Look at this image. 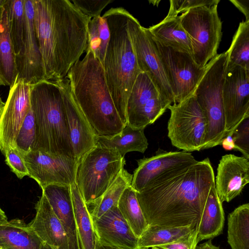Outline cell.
Segmentation results:
<instances>
[{"label":"cell","instance_id":"cell-1","mask_svg":"<svg viewBox=\"0 0 249 249\" xmlns=\"http://www.w3.org/2000/svg\"><path fill=\"white\" fill-rule=\"evenodd\" d=\"M214 181L208 158L159 174L136 192L148 225H197Z\"/></svg>","mask_w":249,"mask_h":249},{"label":"cell","instance_id":"cell-2","mask_svg":"<svg viewBox=\"0 0 249 249\" xmlns=\"http://www.w3.org/2000/svg\"><path fill=\"white\" fill-rule=\"evenodd\" d=\"M34 6L45 80L60 81L87 49L91 19L69 0H34Z\"/></svg>","mask_w":249,"mask_h":249},{"label":"cell","instance_id":"cell-3","mask_svg":"<svg viewBox=\"0 0 249 249\" xmlns=\"http://www.w3.org/2000/svg\"><path fill=\"white\" fill-rule=\"evenodd\" d=\"M71 68L66 77L72 95L94 134L111 138L125 126L107 86L102 64L89 50Z\"/></svg>","mask_w":249,"mask_h":249},{"label":"cell","instance_id":"cell-4","mask_svg":"<svg viewBox=\"0 0 249 249\" xmlns=\"http://www.w3.org/2000/svg\"><path fill=\"white\" fill-rule=\"evenodd\" d=\"M129 13L124 8L117 7L110 8L103 15L108 26L110 38L102 65L112 99L125 125L128 98L142 72L127 31Z\"/></svg>","mask_w":249,"mask_h":249},{"label":"cell","instance_id":"cell-5","mask_svg":"<svg viewBox=\"0 0 249 249\" xmlns=\"http://www.w3.org/2000/svg\"><path fill=\"white\" fill-rule=\"evenodd\" d=\"M29 95L36 124L32 151L76 159L58 85L54 81L41 80L30 85Z\"/></svg>","mask_w":249,"mask_h":249},{"label":"cell","instance_id":"cell-6","mask_svg":"<svg viewBox=\"0 0 249 249\" xmlns=\"http://www.w3.org/2000/svg\"><path fill=\"white\" fill-rule=\"evenodd\" d=\"M228 62L227 51L217 54L207 65L194 93L207 122L202 150L221 145L226 136L222 90Z\"/></svg>","mask_w":249,"mask_h":249},{"label":"cell","instance_id":"cell-7","mask_svg":"<svg viewBox=\"0 0 249 249\" xmlns=\"http://www.w3.org/2000/svg\"><path fill=\"white\" fill-rule=\"evenodd\" d=\"M125 164L117 150L96 145L80 159L75 183L88 207L102 196Z\"/></svg>","mask_w":249,"mask_h":249},{"label":"cell","instance_id":"cell-8","mask_svg":"<svg viewBox=\"0 0 249 249\" xmlns=\"http://www.w3.org/2000/svg\"><path fill=\"white\" fill-rule=\"evenodd\" d=\"M217 5L192 8L179 16L191 42L193 58L200 67H206L216 56L221 40L222 24Z\"/></svg>","mask_w":249,"mask_h":249},{"label":"cell","instance_id":"cell-9","mask_svg":"<svg viewBox=\"0 0 249 249\" xmlns=\"http://www.w3.org/2000/svg\"><path fill=\"white\" fill-rule=\"evenodd\" d=\"M168 137L178 149L190 152L200 151L205 145L207 122L195 95L168 107Z\"/></svg>","mask_w":249,"mask_h":249},{"label":"cell","instance_id":"cell-10","mask_svg":"<svg viewBox=\"0 0 249 249\" xmlns=\"http://www.w3.org/2000/svg\"><path fill=\"white\" fill-rule=\"evenodd\" d=\"M151 36L172 91L174 103H179L194 93L206 67L199 66L192 53L166 46Z\"/></svg>","mask_w":249,"mask_h":249},{"label":"cell","instance_id":"cell-11","mask_svg":"<svg viewBox=\"0 0 249 249\" xmlns=\"http://www.w3.org/2000/svg\"><path fill=\"white\" fill-rule=\"evenodd\" d=\"M127 28L140 70L148 75L168 107L174 103V96L147 28L130 13Z\"/></svg>","mask_w":249,"mask_h":249},{"label":"cell","instance_id":"cell-12","mask_svg":"<svg viewBox=\"0 0 249 249\" xmlns=\"http://www.w3.org/2000/svg\"><path fill=\"white\" fill-rule=\"evenodd\" d=\"M168 109L148 75L141 72L130 91L126 104L127 124L144 129L153 124Z\"/></svg>","mask_w":249,"mask_h":249},{"label":"cell","instance_id":"cell-13","mask_svg":"<svg viewBox=\"0 0 249 249\" xmlns=\"http://www.w3.org/2000/svg\"><path fill=\"white\" fill-rule=\"evenodd\" d=\"M222 97L226 137L232 135L242 121L249 118V70L228 62Z\"/></svg>","mask_w":249,"mask_h":249},{"label":"cell","instance_id":"cell-14","mask_svg":"<svg viewBox=\"0 0 249 249\" xmlns=\"http://www.w3.org/2000/svg\"><path fill=\"white\" fill-rule=\"evenodd\" d=\"M23 158L28 176L35 180L41 189L51 184L71 185L75 183L79 160L75 158L41 151H31Z\"/></svg>","mask_w":249,"mask_h":249},{"label":"cell","instance_id":"cell-15","mask_svg":"<svg viewBox=\"0 0 249 249\" xmlns=\"http://www.w3.org/2000/svg\"><path fill=\"white\" fill-rule=\"evenodd\" d=\"M30 85L16 81L10 88L9 94L0 116V151L4 155L7 148L15 147V142L30 108Z\"/></svg>","mask_w":249,"mask_h":249},{"label":"cell","instance_id":"cell-16","mask_svg":"<svg viewBox=\"0 0 249 249\" xmlns=\"http://www.w3.org/2000/svg\"><path fill=\"white\" fill-rule=\"evenodd\" d=\"M25 30L22 45L16 55V81L32 85L45 80L44 71L34 25V0H24Z\"/></svg>","mask_w":249,"mask_h":249},{"label":"cell","instance_id":"cell-17","mask_svg":"<svg viewBox=\"0 0 249 249\" xmlns=\"http://www.w3.org/2000/svg\"><path fill=\"white\" fill-rule=\"evenodd\" d=\"M55 82L62 92L74 156L79 161L96 146V135L72 95L68 79Z\"/></svg>","mask_w":249,"mask_h":249},{"label":"cell","instance_id":"cell-18","mask_svg":"<svg viewBox=\"0 0 249 249\" xmlns=\"http://www.w3.org/2000/svg\"><path fill=\"white\" fill-rule=\"evenodd\" d=\"M249 182V160L233 154L223 156L218 165L214 181L221 201L230 202L241 194Z\"/></svg>","mask_w":249,"mask_h":249},{"label":"cell","instance_id":"cell-19","mask_svg":"<svg viewBox=\"0 0 249 249\" xmlns=\"http://www.w3.org/2000/svg\"><path fill=\"white\" fill-rule=\"evenodd\" d=\"M92 221L96 238L100 243L121 249H138L139 238L117 206Z\"/></svg>","mask_w":249,"mask_h":249},{"label":"cell","instance_id":"cell-20","mask_svg":"<svg viewBox=\"0 0 249 249\" xmlns=\"http://www.w3.org/2000/svg\"><path fill=\"white\" fill-rule=\"evenodd\" d=\"M197 161L190 152L158 151L155 155L137 160L138 167L134 171L131 187L141 191L159 174L174 167Z\"/></svg>","mask_w":249,"mask_h":249},{"label":"cell","instance_id":"cell-21","mask_svg":"<svg viewBox=\"0 0 249 249\" xmlns=\"http://www.w3.org/2000/svg\"><path fill=\"white\" fill-rule=\"evenodd\" d=\"M35 209L36 215L27 226L52 249H69L65 231L43 192Z\"/></svg>","mask_w":249,"mask_h":249},{"label":"cell","instance_id":"cell-22","mask_svg":"<svg viewBox=\"0 0 249 249\" xmlns=\"http://www.w3.org/2000/svg\"><path fill=\"white\" fill-rule=\"evenodd\" d=\"M66 233L69 249H81L71 198V185L51 184L42 189Z\"/></svg>","mask_w":249,"mask_h":249},{"label":"cell","instance_id":"cell-23","mask_svg":"<svg viewBox=\"0 0 249 249\" xmlns=\"http://www.w3.org/2000/svg\"><path fill=\"white\" fill-rule=\"evenodd\" d=\"M225 222V214L222 202L215 187H212L204 209L196 225V242L212 239L220 235Z\"/></svg>","mask_w":249,"mask_h":249},{"label":"cell","instance_id":"cell-24","mask_svg":"<svg viewBox=\"0 0 249 249\" xmlns=\"http://www.w3.org/2000/svg\"><path fill=\"white\" fill-rule=\"evenodd\" d=\"M16 53L9 33L5 0L0 11V85L11 87L18 77Z\"/></svg>","mask_w":249,"mask_h":249},{"label":"cell","instance_id":"cell-25","mask_svg":"<svg viewBox=\"0 0 249 249\" xmlns=\"http://www.w3.org/2000/svg\"><path fill=\"white\" fill-rule=\"evenodd\" d=\"M0 237L4 249H52L18 219L0 224Z\"/></svg>","mask_w":249,"mask_h":249},{"label":"cell","instance_id":"cell-26","mask_svg":"<svg viewBox=\"0 0 249 249\" xmlns=\"http://www.w3.org/2000/svg\"><path fill=\"white\" fill-rule=\"evenodd\" d=\"M96 145L117 150L124 158L126 153L137 151L144 153L148 146L144 129H137L126 124L118 134L105 138L96 136Z\"/></svg>","mask_w":249,"mask_h":249},{"label":"cell","instance_id":"cell-27","mask_svg":"<svg viewBox=\"0 0 249 249\" xmlns=\"http://www.w3.org/2000/svg\"><path fill=\"white\" fill-rule=\"evenodd\" d=\"M147 29L152 36L160 43L192 53L191 42L181 25L179 16L166 17Z\"/></svg>","mask_w":249,"mask_h":249},{"label":"cell","instance_id":"cell-28","mask_svg":"<svg viewBox=\"0 0 249 249\" xmlns=\"http://www.w3.org/2000/svg\"><path fill=\"white\" fill-rule=\"evenodd\" d=\"M71 190L81 249H95L96 235L88 207L75 183L71 185Z\"/></svg>","mask_w":249,"mask_h":249},{"label":"cell","instance_id":"cell-29","mask_svg":"<svg viewBox=\"0 0 249 249\" xmlns=\"http://www.w3.org/2000/svg\"><path fill=\"white\" fill-rule=\"evenodd\" d=\"M196 225L184 227L148 226L138 239V249H149L175 242L189 235Z\"/></svg>","mask_w":249,"mask_h":249},{"label":"cell","instance_id":"cell-30","mask_svg":"<svg viewBox=\"0 0 249 249\" xmlns=\"http://www.w3.org/2000/svg\"><path fill=\"white\" fill-rule=\"evenodd\" d=\"M227 220V239L231 249H249V203L235 209Z\"/></svg>","mask_w":249,"mask_h":249},{"label":"cell","instance_id":"cell-31","mask_svg":"<svg viewBox=\"0 0 249 249\" xmlns=\"http://www.w3.org/2000/svg\"><path fill=\"white\" fill-rule=\"evenodd\" d=\"M117 207L135 235L139 238L148 225L138 202L136 192L131 186L125 189Z\"/></svg>","mask_w":249,"mask_h":249},{"label":"cell","instance_id":"cell-32","mask_svg":"<svg viewBox=\"0 0 249 249\" xmlns=\"http://www.w3.org/2000/svg\"><path fill=\"white\" fill-rule=\"evenodd\" d=\"M133 175L123 168L118 177L89 211L92 220L99 218L113 207L117 206L125 189L131 186Z\"/></svg>","mask_w":249,"mask_h":249},{"label":"cell","instance_id":"cell-33","mask_svg":"<svg viewBox=\"0 0 249 249\" xmlns=\"http://www.w3.org/2000/svg\"><path fill=\"white\" fill-rule=\"evenodd\" d=\"M88 31L87 49L91 51L103 65L110 38L109 29L106 18L100 16L91 18L88 23Z\"/></svg>","mask_w":249,"mask_h":249},{"label":"cell","instance_id":"cell-34","mask_svg":"<svg viewBox=\"0 0 249 249\" xmlns=\"http://www.w3.org/2000/svg\"><path fill=\"white\" fill-rule=\"evenodd\" d=\"M9 33L16 55L20 51L24 37L25 15L24 0H5Z\"/></svg>","mask_w":249,"mask_h":249},{"label":"cell","instance_id":"cell-35","mask_svg":"<svg viewBox=\"0 0 249 249\" xmlns=\"http://www.w3.org/2000/svg\"><path fill=\"white\" fill-rule=\"evenodd\" d=\"M227 52L229 63L249 70V21L240 22Z\"/></svg>","mask_w":249,"mask_h":249},{"label":"cell","instance_id":"cell-36","mask_svg":"<svg viewBox=\"0 0 249 249\" xmlns=\"http://www.w3.org/2000/svg\"><path fill=\"white\" fill-rule=\"evenodd\" d=\"M35 138V121L30 107L17 136L15 147L24 155L32 151Z\"/></svg>","mask_w":249,"mask_h":249},{"label":"cell","instance_id":"cell-37","mask_svg":"<svg viewBox=\"0 0 249 249\" xmlns=\"http://www.w3.org/2000/svg\"><path fill=\"white\" fill-rule=\"evenodd\" d=\"M5 162L18 178L22 179L28 176V171L23 155L16 147H9L4 155Z\"/></svg>","mask_w":249,"mask_h":249},{"label":"cell","instance_id":"cell-38","mask_svg":"<svg viewBox=\"0 0 249 249\" xmlns=\"http://www.w3.org/2000/svg\"><path fill=\"white\" fill-rule=\"evenodd\" d=\"M220 0H171L170 8L166 17H176L188 10L203 6L218 5Z\"/></svg>","mask_w":249,"mask_h":249},{"label":"cell","instance_id":"cell-39","mask_svg":"<svg viewBox=\"0 0 249 249\" xmlns=\"http://www.w3.org/2000/svg\"><path fill=\"white\" fill-rule=\"evenodd\" d=\"M235 149L249 160V118L242 121L231 135Z\"/></svg>","mask_w":249,"mask_h":249},{"label":"cell","instance_id":"cell-40","mask_svg":"<svg viewBox=\"0 0 249 249\" xmlns=\"http://www.w3.org/2000/svg\"><path fill=\"white\" fill-rule=\"evenodd\" d=\"M72 3L86 16L90 19L101 16L103 10L111 0H72Z\"/></svg>","mask_w":249,"mask_h":249},{"label":"cell","instance_id":"cell-41","mask_svg":"<svg viewBox=\"0 0 249 249\" xmlns=\"http://www.w3.org/2000/svg\"><path fill=\"white\" fill-rule=\"evenodd\" d=\"M196 228L190 234L175 242L157 247L162 249H195Z\"/></svg>","mask_w":249,"mask_h":249},{"label":"cell","instance_id":"cell-42","mask_svg":"<svg viewBox=\"0 0 249 249\" xmlns=\"http://www.w3.org/2000/svg\"><path fill=\"white\" fill-rule=\"evenodd\" d=\"M245 16L246 21H249V0H230Z\"/></svg>","mask_w":249,"mask_h":249},{"label":"cell","instance_id":"cell-43","mask_svg":"<svg viewBox=\"0 0 249 249\" xmlns=\"http://www.w3.org/2000/svg\"><path fill=\"white\" fill-rule=\"evenodd\" d=\"M221 145L227 150H231L235 149V145L231 136V135L227 136L225 138Z\"/></svg>","mask_w":249,"mask_h":249},{"label":"cell","instance_id":"cell-44","mask_svg":"<svg viewBox=\"0 0 249 249\" xmlns=\"http://www.w3.org/2000/svg\"><path fill=\"white\" fill-rule=\"evenodd\" d=\"M195 249H220L219 246L214 245L212 241V239H209L202 244L197 245Z\"/></svg>","mask_w":249,"mask_h":249},{"label":"cell","instance_id":"cell-45","mask_svg":"<svg viewBox=\"0 0 249 249\" xmlns=\"http://www.w3.org/2000/svg\"><path fill=\"white\" fill-rule=\"evenodd\" d=\"M95 249H121L120 248L106 245L100 243L96 238V244Z\"/></svg>","mask_w":249,"mask_h":249},{"label":"cell","instance_id":"cell-46","mask_svg":"<svg viewBox=\"0 0 249 249\" xmlns=\"http://www.w3.org/2000/svg\"><path fill=\"white\" fill-rule=\"evenodd\" d=\"M7 217L4 212L0 208V225L6 222Z\"/></svg>","mask_w":249,"mask_h":249},{"label":"cell","instance_id":"cell-47","mask_svg":"<svg viewBox=\"0 0 249 249\" xmlns=\"http://www.w3.org/2000/svg\"><path fill=\"white\" fill-rule=\"evenodd\" d=\"M5 105V103H4L1 98L0 97V116L2 113L4 106Z\"/></svg>","mask_w":249,"mask_h":249},{"label":"cell","instance_id":"cell-48","mask_svg":"<svg viewBox=\"0 0 249 249\" xmlns=\"http://www.w3.org/2000/svg\"><path fill=\"white\" fill-rule=\"evenodd\" d=\"M0 249H4V245L2 239L0 238Z\"/></svg>","mask_w":249,"mask_h":249},{"label":"cell","instance_id":"cell-49","mask_svg":"<svg viewBox=\"0 0 249 249\" xmlns=\"http://www.w3.org/2000/svg\"><path fill=\"white\" fill-rule=\"evenodd\" d=\"M4 0H0V11L1 8V7L4 3Z\"/></svg>","mask_w":249,"mask_h":249},{"label":"cell","instance_id":"cell-50","mask_svg":"<svg viewBox=\"0 0 249 249\" xmlns=\"http://www.w3.org/2000/svg\"><path fill=\"white\" fill-rule=\"evenodd\" d=\"M151 248H152V249H161V248H158L157 247H152Z\"/></svg>","mask_w":249,"mask_h":249}]
</instances>
